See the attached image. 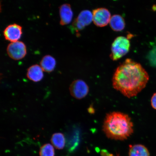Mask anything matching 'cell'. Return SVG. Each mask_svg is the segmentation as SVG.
I'll use <instances>...</instances> for the list:
<instances>
[{
  "mask_svg": "<svg viewBox=\"0 0 156 156\" xmlns=\"http://www.w3.org/2000/svg\"><path fill=\"white\" fill-rule=\"evenodd\" d=\"M93 21L97 26L104 27L110 23L111 18L110 12L105 8H99L93 10Z\"/></svg>",
  "mask_w": 156,
  "mask_h": 156,
  "instance_id": "52a82bcc",
  "label": "cell"
},
{
  "mask_svg": "<svg viewBox=\"0 0 156 156\" xmlns=\"http://www.w3.org/2000/svg\"><path fill=\"white\" fill-rule=\"evenodd\" d=\"M69 89L72 96L78 99L83 98L89 92L88 86L84 81L80 79L74 81L70 85Z\"/></svg>",
  "mask_w": 156,
  "mask_h": 156,
  "instance_id": "5b68a950",
  "label": "cell"
},
{
  "mask_svg": "<svg viewBox=\"0 0 156 156\" xmlns=\"http://www.w3.org/2000/svg\"><path fill=\"white\" fill-rule=\"evenodd\" d=\"M60 24L62 25L69 24L73 16L71 5L69 3L63 4L59 7Z\"/></svg>",
  "mask_w": 156,
  "mask_h": 156,
  "instance_id": "9c48e42d",
  "label": "cell"
},
{
  "mask_svg": "<svg viewBox=\"0 0 156 156\" xmlns=\"http://www.w3.org/2000/svg\"><path fill=\"white\" fill-rule=\"evenodd\" d=\"M109 156H114V155L112 154H111L110 155H109Z\"/></svg>",
  "mask_w": 156,
  "mask_h": 156,
  "instance_id": "e0dca14e",
  "label": "cell"
},
{
  "mask_svg": "<svg viewBox=\"0 0 156 156\" xmlns=\"http://www.w3.org/2000/svg\"><path fill=\"white\" fill-rule=\"evenodd\" d=\"M56 62L55 58L50 55L44 56L40 62L41 67L43 71L47 73L53 71L55 68Z\"/></svg>",
  "mask_w": 156,
  "mask_h": 156,
  "instance_id": "7c38bea8",
  "label": "cell"
},
{
  "mask_svg": "<svg viewBox=\"0 0 156 156\" xmlns=\"http://www.w3.org/2000/svg\"><path fill=\"white\" fill-rule=\"evenodd\" d=\"M93 21V13L88 10H84L81 11L77 18L74 20L71 29L73 32H79L90 24Z\"/></svg>",
  "mask_w": 156,
  "mask_h": 156,
  "instance_id": "277c9868",
  "label": "cell"
},
{
  "mask_svg": "<svg viewBox=\"0 0 156 156\" xmlns=\"http://www.w3.org/2000/svg\"><path fill=\"white\" fill-rule=\"evenodd\" d=\"M149 79V75L141 64L127 58L116 68L112 85L124 96L131 98L145 88Z\"/></svg>",
  "mask_w": 156,
  "mask_h": 156,
  "instance_id": "6da1fadb",
  "label": "cell"
},
{
  "mask_svg": "<svg viewBox=\"0 0 156 156\" xmlns=\"http://www.w3.org/2000/svg\"><path fill=\"white\" fill-rule=\"evenodd\" d=\"M110 26L115 31L119 32L124 29L126 24L122 17L119 15H114L111 17L110 21Z\"/></svg>",
  "mask_w": 156,
  "mask_h": 156,
  "instance_id": "4fadbf2b",
  "label": "cell"
},
{
  "mask_svg": "<svg viewBox=\"0 0 156 156\" xmlns=\"http://www.w3.org/2000/svg\"><path fill=\"white\" fill-rule=\"evenodd\" d=\"M151 104L152 107L156 110V93L154 94L151 97Z\"/></svg>",
  "mask_w": 156,
  "mask_h": 156,
  "instance_id": "2e32d148",
  "label": "cell"
},
{
  "mask_svg": "<svg viewBox=\"0 0 156 156\" xmlns=\"http://www.w3.org/2000/svg\"><path fill=\"white\" fill-rule=\"evenodd\" d=\"M53 146L50 144H44L40 148L39 154L40 156H55Z\"/></svg>",
  "mask_w": 156,
  "mask_h": 156,
  "instance_id": "9a60e30c",
  "label": "cell"
},
{
  "mask_svg": "<svg viewBox=\"0 0 156 156\" xmlns=\"http://www.w3.org/2000/svg\"><path fill=\"white\" fill-rule=\"evenodd\" d=\"M130 42L127 38L119 36L115 39L111 48L110 57L114 61H116L125 55L129 51Z\"/></svg>",
  "mask_w": 156,
  "mask_h": 156,
  "instance_id": "3957f363",
  "label": "cell"
},
{
  "mask_svg": "<svg viewBox=\"0 0 156 156\" xmlns=\"http://www.w3.org/2000/svg\"><path fill=\"white\" fill-rule=\"evenodd\" d=\"M51 141L54 147L58 150L63 149L65 145V138L64 134L61 133L54 134L51 136Z\"/></svg>",
  "mask_w": 156,
  "mask_h": 156,
  "instance_id": "5bb4252c",
  "label": "cell"
},
{
  "mask_svg": "<svg viewBox=\"0 0 156 156\" xmlns=\"http://www.w3.org/2000/svg\"><path fill=\"white\" fill-rule=\"evenodd\" d=\"M27 76L29 79L35 82L41 80L44 77L42 68L37 64L31 66L27 69Z\"/></svg>",
  "mask_w": 156,
  "mask_h": 156,
  "instance_id": "30bf717a",
  "label": "cell"
},
{
  "mask_svg": "<svg viewBox=\"0 0 156 156\" xmlns=\"http://www.w3.org/2000/svg\"><path fill=\"white\" fill-rule=\"evenodd\" d=\"M3 33L6 40L11 42L17 41L22 34V27L16 23L10 24L6 27Z\"/></svg>",
  "mask_w": 156,
  "mask_h": 156,
  "instance_id": "ba28073f",
  "label": "cell"
},
{
  "mask_svg": "<svg viewBox=\"0 0 156 156\" xmlns=\"http://www.w3.org/2000/svg\"><path fill=\"white\" fill-rule=\"evenodd\" d=\"M7 51L11 58L15 60H20L26 55V47L24 43L20 41L11 42L8 45Z\"/></svg>",
  "mask_w": 156,
  "mask_h": 156,
  "instance_id": "8992f818",
  "label": "cell"
},
{
  "mask_svg": "<svg viewBox=\"0 0 156 156\" xmlns=\"http://www.w3.org/2000/svg\"><path fill=\"white\" fill-rule=\"evenodd\" d=\"M149 151L145 146L141 144L129 145V156H150Z\"/></svg>",
  "mask_w": 156,
  "mask_h": 156,
  "instance_id": "8fae6325",
  "label": "cell"
},
{
  "mask_svg": "<svg viewBox=\"0 0 156 156\" xmlns=\"http://www.w3.org/2000/svg\"><path fill=\"white\" fill-rule=\"evenodd\" d=\"M133 123L128 115L114 112L106 115L102 130L110 139L123 141L128 139L134 132Z\"/></svg>",
  "mask_w": 156,
  "mask_h": 156,
  "instance_id": "7a4b0ae2",
  "label": "cell"
}]
</instances>
